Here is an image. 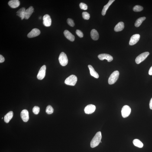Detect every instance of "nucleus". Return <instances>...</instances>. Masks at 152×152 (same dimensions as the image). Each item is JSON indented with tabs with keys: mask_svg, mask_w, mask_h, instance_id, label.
Returning a JSON list of instances; mask_svg holds the SVG:
<instances>
[{
	"mask_svg": "<svg viewBox=\"0 0 152 152\" xmlns=\"http://www.w3.org/2000/svg\"><path fill=\"white\" fill-rule=\"evenodd\" d=\"M91 38L94 40H97L99 38V34L97 30L95 29H92L90 33Z\"/></svg>",
	"mask_w": 152,
	"mask_h": 152,
	"instance_id": "f3484780",
	"label": "nucleus"
},
{
	"mask_svg": "<svg viewBox=\"0 0 152 152\" xmlns=\"http://www.w3.org/2000/svg\"><path fill=\"white\" fill-rule=\"evenodd\" d=\"M149 54V53L148 52H145L141 53L136 58L135 60L136 63L139 64L145 60Z\"/></svg>",
	"mask_w": 152,
	"mask_h": 152,
	"instance_id": "423d86ee",
	"label": "nucleus"
},
{
	"mask_svg": "<svg viewBox=\"0 0 152 152\" xmlns=\"http://www.w3.org/2000/svg\"><path fill=\"white\" fill-rule=\"evenodd\" d=\"M96 109V107L94 105L90 104L85 107L84 111L85 113L87 114H90L93 113Z\"/></svg>",
	"mask_w": 152,
	"mask_h": 152,
	"instance_id": "9d476101",
	"label": "nucleus"
},
{
	"mask_svg": "<svg viewBox=\"0 0 152 152\" xmlns=\"http://www.w3.org/2000/svg\"><path fill=\"white\" fill-rule=\"evenodd\" d=\"M43 25L46 27H50L51 25V19L50 16L48 14L45 15L43 18Z\"/></svg>",
	"mask_w": 152,
	"mask_h": 152,
	"instance_id": "6e6552de",
	"label": "nucleus"
},
{
	"mask_svg": "<svg viewBox=\"0 0 152 152\" xmlns=\"http://www.w3.org/2000/svg\"><path fill=\"white\" fill-rule=\"evenodd\" d=\"M34 11V8L32 6H30L25 10V19H28Z\"/></svg>",
	"mask_w": 152,
	"mask_h": 152,
	"instance_id": "4468645a",
	"label": "nucleus"
},
{
	"mask_svg": "<svg viewBox=\"0 0 152 152\" xmlns=\"http://www.w3.org/2000/svg\"><path fill=\"white\" fill-rule=\"evenodd\" d=\"M82 16L84 19L89 20L90 18V15L89 13L86 12H84L82 13Z\"/></svg>",
	"mask_w": 152,
	"mask_h": 152,
	"instance_id": "bb28decb",
	"label": "nucleus"
},
{
	"mask_svg": "<svg viewBox=\"0 0 152 152\" xmlns=\"http://www.w3.org/2000/svg\"><path fill=\"white\" fill-rule=\"evenodd\" d=\"M121 112L123 118H127L131 113V108L128 105H124L122 109Z\"/></svg>",
	"mask_w": 152,
	"mask_h": 152,
	"instance_id": "39448f33",
	"label": "nucleus"
},
{
	"mask_svg": "<svg viewBox=\"0 0 152 152\" xmlns=\"http://www.w3.org/2000/svg\"><path fill=\"white\" fill-rule=\"evenodd\" d=\"M148 74L150 75H152V66L149 70Z\"/></svg>",
	"mask_w": 152,
	"mask_h": 152,
	"instance_id": "72a5a7b5",
	"label": "nucleus"
},
{
	"mask_svg": "<svg viewBox=\"0 0 152 152\" xmlns=\"http://www.w3.org/2000/svg\"><path fill=\"white\" fill-rule=\"evenodd\" d=\"M40 34V30L37 28L33 29L27 35L29 38H33L39 36Z\"/></svg>",
	"mask_w": 152,
	"mask_h": 152,
	"instance_id": "f8f14e48",
	"label": "nucleus"
},
{
	"mask_svg": "<svg viewBox=\"0 0 152 152\" xmlns=\"http://www.w3.org/2000/svg\"><path fill=\"white\" fill-rule=\"evenodd\" d=\"M100 143H102V142H101V141Z\"/></svg>",
	"mask_w": 152,
	"mask_h": 152,
	"instance_id": "f704fd0d",
	"label": "nucleus"
},
{
	"mask_svg": "<svg viewBox=\"0 0 152 152\" xmlns=\"http://www.w3.org/2000/svg\"><path fill=\"white\" fill-rule=\"evenodd\" d=\"M76 33L77 35L81 38H82L83 37V33L81 30H77L76 31Z\"/></svg>",
	"mask_w": 152,
	"mask_h": 152,
	"instance_id": "7c9ffc66",
	"label": "nucleus"
},
{
	"mask_svg": "<svg viewBox=\"0 0 152 152\" xmlns=\"http://www.w3.org/2000/svg\"><path fill=\"white\" fill-rule=\"evenodd\" d=\"M150 108V109L152 110V98L150 100L149 103Z\"/></svg>",
	"mask_w": 152,
	"mask_h": 152,
	"instance_id": "473e14b6",
	"label": "nucleus"
},
{
	"mask_svg": "<svg viewBox=\"0 0 152 152\" xmlns=\"http://www.w3.org/2000/svg\"><path fill=\"white\" fill-rule=\"evenodd\" d=\"M5 60V58L2 55H0V63H2Z\"/></svg>",
	"mask_w": 152,
	"mask_h": 152,
	"instance_id": "2f4dec72",
	"label": "nucleus"
},
{
	"mask_svg": "<svg viewBox=\"0 0 152 152\" xmlns=\"http://www.w3.org/2000/svg\"><path fill=\"white\" fill-rule=\"evenodd\" d=\"M13 115V113L12 111H10L4 117V121L5 123H8L9 122Z\"/></svg>",
	"mask_w": 152,
	"mask_h": 152,
	"instance_id": "412c9836",
	"label": "nucleus"
},
{
	"mask_svg": "<svg viewBox=\"0 0 152 152\" xmlns=\"http://www.w3.org/2000/svg\"><path fill=\"white\" fill-rule=\"evenodd\" d=\"M102 138V135L101 131L98 132L95 134L90 143V147L94 148L97 146L100 143Z\"/></svg>",
	"mask_w": 152,
	"mask_h": 152,
	"instance_id": "f257e3e1",
	"label": "nucleus"
},
{
	"mask_svg": "<svg viewBox=\"0 0 152 152\" xmlns=\"http://www.w3.org/2000/svg\"><path fill=\"white\" fill-rule=\"evenodd\" d=\"M79 7L81 9L84 10H86L88 9L87 5L86 4L83 3H81L79 4Z\"/></svg>",
	"mask_w": 152,
	"mask_h": 152,
	"instance_id": "c85d7f7f",
	"label": "nucleus"
},
{
	"mask_svg": "<svg viewBox=\"0 0 152 152\" xmlns=\"http://www.w3.org/2000/svg\"><path fill=\"white\" fill-rule=\"evenodd\" d=\"M77 81V77L74 75H72L66 78L65 83L67 85L74 86Z\"/></svg>",
	"mask_w": 152,
	"mask_h": 152,
	"instance_id": "7ed1b4c3",
	"label": "nucleus"
},
{
	"mask_svg": "<svg viewBox=\"0 0 152 152\" xmlns=\"http://www.w3.org/2000/svg\"><path fill=\"white\" fill-rule=\"evenodd\" d=\"M143 7L139 5H136L133 8V10L136 12H139L143 10Z\"/></svg>",
	"mask_w": 152,
	"mask_h": 152,
	"instance_id": "a878e982",
	"label": "nucleus"
},
{
	"mask_svg": "<svg viewBox=\"0 0 152 152\" xmlns=\"http://www.w3.org/2000/svg\"><path fill=\"white\" fill-rule=\"evenodd\" d=\"M46 112L48 114H50L53 113V109L51 106H48L46 110Z\"/></svg>",
	"mask_w": 152,
	"mask_h": 152,
	"instance_id": "393cba45",
	"label": "nucleus"
},
{
	"mask_svg": "<svg viewBox=\"0 0 152 152\" xmlns=\"http://www.w3.org/2000/svg\"><path fill=\"white\" fill-rule=\"evenodd\" d=\"M40 111V108L38 107L34 106L33 108V111L34 114L36 115L38 114Z\"/></svg>",
	"mask_w": 152,
	"mask_h": 152,
	"instance_id": "cd10ccee",
	"label": "nucleus"
},
{
	"mask_svg": "<svg viewBox=\"0 0 152 152\" xmlns=\"http://www.w3.org/2000/svg\"><path fill=\"white\" fill-rule=\"evenodd\" d=\"M145 17H141L137 19L136 21L135 25L136 27H138L141 25L142 23L146 19Z\"/></svg>",
	"mask_w": 152,
	"mask_h": 152,
	"instance_id": "5701e85b",
	"label": "nucleus"
},
{
	"mask_svg": "<svg viewBox=\"0 0 152 152\" xmlns=\"http://www.w3.org/2000/svg\"><path fill=\"white\" fill-rule=\"evenodd\" d=\"M59 60L61 65L63 66H66L68 62L67 56L64 52L61 53L59 56Z\"/></svg>",
	"mask_w": 152,
	"mask_h": 152,
	"instance_id": "20e7f679",
	"label": "nucleus"
},
{
	"mask_svg": "<svg viewBox=\"0 0 152 152\" xmlns=\"http://www.w3.org/2000/svg\"><path fill=\"white\" fill-rule=\"evenodd\" d=\"M119 73L118 71H115L111 74L108 79V83L112 85L116 82L119 77Z\"/></svg>",
	"mask_w": 152,
	"mask_h": 152,
	"instance_id": "f03ea898",
	"label": "nucleus"
},
{
	"mask_svg": "<svg viewBox=\"0 0 152 152\" xmlns=\"http://www.w3.org/2000/svg\"><path fill=\"white\" fill-rule=\"evenodd\" d=\"M124 28V23L123 22H120L115 26L114 30L115 32H118L122 31Z\"/></svg>",
	"mask_w": 152,
	"mask_h": 152,
	"instance_id": "6ab92c4d",
	"label": "nucleus"
},
{
	"mask_svg": "<svg viewBox=\"0 0 152 152\" xmlns=\"http://www.w3.org/2000/svg\"><path fill=\"white\" fill-rule=\"evenodd\" d=\"M46 67L45 65H43L41 68L37 75V79L39 80L43 79L45 76Z\"/></svg>",
	"mask_w": 152,
	"mask_h": 152,
	"instance_id": "0eeeda50",
	"label": "nucleus"
},
{
	"mask_svg": "<svg viewBox=\"0 0 152 152\" xmlns=\"http://www.w3.org/2000/svg\"><path fill=\"white\" fill-rule=\"evenodd\" d=\"M67 23L71 27H73L75 25L74 22L73 20L71 19L68 18L67 20Z\"/></svg>",
	"mask_w": 152,
	"mask_h": 152,
	"instance_id": "c756f323",
	"label": "nucleus"
},
{
	"mask_svg": "<svg viewBox=\"0 0 152 152\" xmlns=\"http://www.w3.org/2000/svg\"><path fill=\"white\" fill-rule=\"evenodd\" d=\"M25 8H20L16 12L17 15L21 18V20H23L24 18H25Z\"/></svg>",
	"mask_w": 152,
	"mask_h": 152,
	"instance_id": "aec40b11",
	"label": "nucleus"
},
{
	"mask_svg": "<svg viewBox=\"0 0 152 152\" xmlns=\"http://www.w3.org/2000/svg\"><path fill=\"white\" fill-rule=\"evenodd\" d=\"M140 38V34H137L133 35L131 37L129 41L130 45H135L139 40Z\"/></svg>",
	"mask_w": 152,
	"mask_h": 152,
	"instance_id": "1a4fd4ad",
	"label": "nucleus"
},
{
	"mask_svg": "<svg viewBox=\"0 0 152 152\" xmlns=\"http://www.w3.org/2000/svg\"><path fill=\"white\" fill-rule=\"evenodd\" d=\"M65 37L68 40L71 41H74L75 40L74 36L70 32L69 30H65L64 32Z\"/></svg>",
	"mask_w": 152,
	"mask_h": 152,
	"instance_id": "2eb2a0df",
	"label": "nucleus"
},
{
	"mask_svg": "<svg viewBox=\"0 0 152 152\" xmlns=\"http://www.w3.org/2000/svg\"><path fill=\"white\" fill-rule=\"evenodd\" d=\"M114 0H110L108 3L106 5L104 6L102 11V14L103 16H104L106 14V12L112 3L114 2Z\"/></svg>",
	"mask_w": 152,
	"mask_h": 152,
	"instance_id": "a211bd4d",
	"label": "nucleus"
},
{
	"mask_svg": "<svg viewBox=\"0 0 152 152\" xmlns=\"http://www.w3.org/2000/svg\"><path fill=\"white\" fill-rule=\"evenodd\" d=\"M88 67L90 70V74L91 76L96 78H99V75L95 71L92 66L90 65H88Z\"/></svg>",
	"mask_w": 152,
	"mask_h": 152,
	"instance_id": "4be33fe9",
	"label": "nucleus"
},
{
	"mask_svg": "<svg viewBox=\"0 0 152 152\" xmlns=\"http://www.w3.org/2000/svg\"><path fill=\"white\" fill-rule=\"evenodd\" d=\"M133 143L134 146L140 148H142L143 146V143L140 140L137 139H136L133 140Z\"/></svg>",
	"mask_w": 152,
	"mask_h": 152,
	"instance_id": "b1692460",
	"label": "nucleus"
},
{
	"mask_svg": "<svg viewBox=\"0 0 152 152\" xmlns=\"http://www.w3.org/2000/svg\"><path fill=\"white\" fill-rule=\"evenodd\" d=\"M20 115L22 119L24 122H27L28 121L29 119V117L28 111L27 110H23L21 111Z\"/></svg>",
	"mask_w": 152,
	"mask_h": 152,
	"instance_id": "ddd939ff",
	"label": "nucleus"
},
{
	"mask_svg": "<svg viewBox=\"0 0 152 152\" xmlns=\"http://www.w3.org/2000/svg\"><path fill=\"white\" fill-rule=\"evenodd\" d=\"M98 58L101 60H103L106 59L108 62H110L113 60V58L112 56L109 54L106 53H102L98 55Z\"/></svg>",
	"mask_w": 152,
	"mask_h": 152,
	"instance_id": "9b49d317",
	"label": "nucleus"
},
{
	"mask_svg": "<svg viewBox=\"0 0 152 152\" xmlns=\"http://www.w3.org/2000/svg\"><path fill=\"white\" fill-rule=\"evenodd\" d=\"M8 4L11 8H15L19 6L20 3L18 0H11L9 1Z\"/></svg>",
	"mask_w": 152,
	"mask_h": 152,
	"instance_id": "dca6fc26",
	"label": "nucleus"
}]
</instances>
